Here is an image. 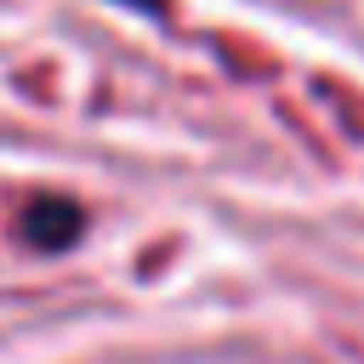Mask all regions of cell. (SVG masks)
<instances>
[{"label":"cell","instance_id":"1","mask_svg":"<svg viewBox=\"0 0 364 364\" xmlns=\"http://www.w3.org/2000/svg\"><path fill=\"white\" fill-rule=\"evenodd\" d=\"M80 233H85V210L74 199H34L23 210V239L34 250H68Z\"/></svg>","mask_w":364,"mask_h":364},{"label":"cell","instance_id":"2","mask_svg":"<svg viewBox=\"0 0 364 364\" xmlns=\"http://www.w3.org/2000/svg\"><path fill=\"white\" fill-rule=\"evenodd\" d=\"M125 6H142L148 17H159V11H165V0H125Z\"/></svg>","mask_w":364,"mask_h":364}]
</instances>
